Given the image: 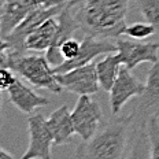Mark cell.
<instances>
[{
  "label": "cell",
  "instance_id": "cell-4",
  "mask_svg": "<svg viewBox=\"0 0 159 159\" xmlns=\"http://www.w3.org/2000/svg\"><path fill=\"white\" fill-rule=\"evenodd\" d=\"M136 129V145L141 143V137L147 136V124L151 118H159V62L152 63L145 80L144 91L134 99L130 112Z\"/></svg>",
  "mask_w": 159,
  "mask_h": 159
},
{
  "label": "cell",
  "instance_id": "cell-1",
  "mask_svg": "<svg viewBox=\"0 0 159 159\" xmlns=\"http://www.w3.org/2000/svg\"><path fill=\"white\" fill-rule=\"evenodd\" d=\"M132 0H78L74 6L80 30L98 39L117 40L126 26Z\"/></svg>",
  "mask_w": 159,
  "mask_h": 159
},
{
  "label": "cell",
  "instance_id": "cell-3",
  "mask_svg": "<svg viewBox=\"0 0 159 159\" xmlns=\"http://www.w3.org/2000/svg\"><path fill=\"white\" fill-rule=\"evenodd\" d=\"M0 66L11 69L34 88L47 89L56 95L63 91L47 56L10 54L6 49H0Z\"/></svg>",
  "mask_w": 159,
  "mask_h": 159
},
{
  "label": "cell",
  "instance_id": "cell-10",
  "mask_svg": "<svg viewBox=\"0 0 159 159\" xmlns=\"http://www.w3.org/2000/svg\"><path fill=\"white\" fill-rule=\"evenodd\" d=\"M145 84L136 78L130 73V69L126 66L121 67L118 78L115 80L114 85L110 89V96H108V103H110V110L112 115H119L124 108V106L128 103L130 99H136L141 95L144 91Z\"/></svg>",
  "mask_w": 159,
  "mask_h": 159
},
{
  "label": "cell",
  "instance_id": "cell-6",
  "mask_svg": "<svg viewBox=\"0 0 159 159\" xmlns=\"http://www.w3.org/2000/svg\"><path fill=\"white\" fill-rule=\"evenodd\" d=\"M71 119L75 133L81 137V140H89L104 122L100 104L92 100L89 95L78 98L71 111Z\"/></svg>",
  "mask_w": 159,
  "mask_h": 159
},
{
  "label": "cell",
  "instance_id": "cell-16",
  "mask_svg": "<svg viewBox=\"0 0 159 159\" xmlns=\"http://www.w3.org/2000/svg\"><path fill=\"white\" fill-rule=\"evenodd\" d=\"M121 61L118 58L117 51L110 52L104 56L102 61L96 62V70H98V77L100 82V88L106 92H110V89L114 85L115 80L118 78L119 71H121Z\"/></svg>",
  "mask_w": 159,
  "mask_h": 159
},
{
  "label": "cell",
  "instance_id": "cell-9",
  "mask_svg": "<svg viewBox=\"0 0 159 159\" xmlns=\"http://www.w3.org/2000/svg\"><path fill=\"white\" fill-rule=\"evenodd\" d=\"M115 51H117L115 40L98 39L91 34H85L81 41V48H80L77 56H74L73 59L62 61L59 65L54 66V71L55 74L69 71L74 67H80V66L91 63L100 55H107L110 52H115Z\"/></svg>",
  "mask_w": 159,
  "mask_h": 159
},
{
  "label": "cell",
  "instance_id": "cell-13",
  "mask_svg": "<svg viewBox=\"0 0 159 159\" xmlns=\"http://www.w3.org/2000/svg\"><path fill=\"white\" fill-rule=\"evenodd\" d=\"M7 93L11 104L15 106L24 114H32V112H34L36 108L49 104L48 99L36 93L30 87H28L18 77L11 84V87L7 89Z\"/></svg>",
  "mask_w": 159,
  "mask_h": 159
},
{
  "label": "cell",
  "instance_id": "cell-21",
  "mask_svg": "<svg viewBox=\"0 0 159 159\" xmlns=\"http://www.w3.org/2000/svg\"><path fill=\"white\" fill-rule=\"evenodd\" d=\"M15 71H12L8 67H2L0 69V88L3 92H7V89L11 87V84L15 81L16 75L14 74Z\"/></svg>",
  "mask_w": 159,
  "mask_h": 159
},
{
  "label": "cell",
  "instance_id": "cell-22",
  "mask_svg": "<svg viewBox=\"0 0 159 159\" xmlns=\"http://www.w3.org/2000/svg\"><path fill=\"white\" fill-rule=\"evenodd\" d=\"M75 0H39L40 6L45 8H52V7H65V6L70 4Z\"/></svg>",
  "mask_w": 159,
  "mask_h": 159
},
{
  "label": "cell",
  "instance_id": "cell-19",
  "mask_svg": "<svg viewBox=\"0 0 159 159\" xmlns=\"http://www.w3.org/2000/svg\"><path fill=\"white\" fill-rule=\"evenodd\" d=\"M147 140L150 145L148 157L152 159H159V118L154 117L147 124Z\"/></svg>",
  "mask_w": 159,
  "mask_h": 159
},
{
  "label": "cell",
  "instance_id": "cell-23",
  "mask_svg": "<svg viewBox=\"0 0 159 159\" xmlns=\"http://www.w3.org/2000/svg\"><path fill=\"white\" fill-rule=\"evenodd\" d=\"M0 159H14V155H11V154H7L4 150H0Z\"/></svg>",
  "mask_w": 159,
  "mask_h": 159
},
{
  "label": "cell",
  "instance_id": "cell-15",
  "mask_svg": "<svg viewBox=\"0 0 159 159\" xmlns=\"http://www.w3.org/2000/svg\"><path fill=\"white\" fill-rule=\"evenodd\" d=\"M56 30H58V16L48 18L28 36L25 41L26 49L34 52L48 51L54 43Z\"/></svg>",
  "mask_w": 159,
  "mask_h": 159
},
{
  "label": "cell",
  "instance_id": "cell-17",
  "mask_svg": "<svg viewBox=\"0 0 159 159\" xmlns=\"http://www.w3.org/2000/svg\"><path fill=\"white\" fill-rule=\"evenodd\" d=\"M133 2L145 21L154 25L157 36H159V0H133Z\"/></svg>",
  "mask_w": 159,
  "mask_h": 159
},
{
  "label": "cell",
  "instance_id": "cell-11",
  "mask_svg": "<svg viewBox=\"0 0 159 159\" xmlns=\"http://www.w3.org/2000/svg\"><path fill=\"white\" fill-rule=\"evenodd\" d=\"M77 2L78 0L67 4L58 15V30H56L54 43H52V45L49 47L48 51H45V56H47V59L52 66H56L62 62L59 61V56H61L59 48L63 44V41L74 37V33L80 30V26L77 19H75V12H74V6Z\"/></svg>",
  "mask_w": 159,
  "mask_h": 159
},
{
  "label": "cell",
  "instance_id": "cell-20",
  "mask_svg": "<svg viewBox=\"0 0 159 159\" xmlns=\"http://www.w3.org/2000/svg\"><path fill=\"white\" fill-rule=\"evenodd\" d=\"M80 48H81V43L77 41L74 37H71L63 41V44L59 48V52H61V56L63 58V61L65 59H73L74 56H77Z\"/></svg>",
  "mask_w": 159,
  "mask_h": 159
},
{
  "label": "cell",
  "instance_id": "cell-8",
  "mask_svg": "<svg viewBox=\"0 0 159 159\" xmlns=\"http://www.w3.org/2000/svg\"><path fill=\"white\" fill-rule=\"evenodd\" d=\"M117 43V54L121 63L128 69L133 70L140 63H157L159 62V44L147 43L144 40L124 39V36L115 40Z\"/></svg>",
  "mask_w": 159,
  "mask_h": 159
},
{
  "label": "cell",
  "instance_id": "cell-7",
  "mask_svg": "<svg viewBox=\"0 0 159 159\" xmlns=\"http://www.w3.org/2000/svg\"><path fill=\"white\" fill-rule=\"evenodd\" d=\"M56 80L65 91L78 96H92L98 93L99 89H102L98 77V70H96V62L74 67L65 73H58Z\"/></svg>",
  "mask_w": 159,
  "mask_h": 159
},
{
  "label": "cell",
  "instance_id": "cell-12",
  "mask_svg": "<svg viewBox=\"0 0 159 159\" xmlns=\"http://www.w3.org/2000/svg\"><path fill=\"white\" fill-rule=\"evenodd\" d=\"M37 6H40L39 0H4L0 15L2 37L10 34Z\"/></svg>",
  "mask_w": 159,
  "mask_h": 159
},
{
  "label": "cell",
  "instance_id": "cell-14",
  "mask_svg": "<svg viewBox=\"0 0 159 159\" xmlns=\"http://www.w3.org/2000/svg\"><path fill=\"white\" fill-rule=\"evenodd\" d=\"M47 122L54 136L55 145L69 144L73 140V136L77 134L73 125L71 111L67 104L61 106L55 111H52L51 115L47 118Z\"/></svg>",
  "mask_w": 159,
  "mask_h": 159
},
{
  "label": "cell",
  "instance_id": "cell-2",
  "mask_svg": "<svg viewBox=\"0 0 159 159\" xmlns=\"http://www.w3.org/2000/svg\"><path fill=\"white\" fill-rule=\"evenodd\" d=\"M136 140L132 115H112V119L103 122L89 140L78 144L74 155L82 159H119L128 157L130 145L136 144Z\"/></svg>",
  "mask_w": 159,
  "mask_h": 159
},
{
  "label": "cell",
  "instance_id": "cell-18",
  "mask_svg": "<svg viewBox=\"0 0 159 159\" xmlns=\"http://www.w3.org/2000/svg\"><path fill=\"white\" fill-rule=\"evenodd\" d=\"M155 34H157V30H155L154 25L147 21L126 25L124 32H122V36H126V37L136 39V40H147Z\"/></svg>",
  "mask_w": 159,
  "mask_h": 159
},
{
  "label": "cell",
  "instance_id": "cell-5",
  "mask_svg": "<svg viewBox=\"0 0 159 159\" xmlns=\"http://www.w3.org/2000/svg\"><path fill=\"white\" fill-rule=\"evenodd\" d=\"M29 145L22 159H51L54 136L48 126L47 118L40 112L28 114Z\"/></svg>",
  "mask_w": 159,
  "mask_h": 159
}]
</instances>
